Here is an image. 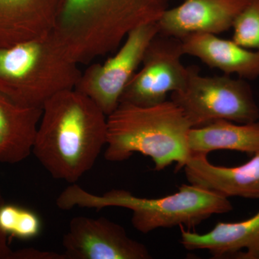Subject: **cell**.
Masks as SVG:
<instances>
[{"label": "cell", "instance_id": "6da1fadb", "mask_svg": "<svg viewBox=\"0 0 259 259\" xmlns=\"http://www.w3.org/2000/svg\"><path fill=\"white\" fill-rule=\"evenodd\" d=\"M107 139V116L71 89L44 104L32 153L54 178L74 184L93 168Z\"/></svg>", "mask_w": 259, "mask_h": 259}, {"label": "cell", "instance_id": "7a4b0ae2", "mask_svg": "<svg viewBox=\"0 0 259 259\" xmlns=\"http://www.w3.org/2000/svg\"><path fill=\"white\" fill-rule=\"evenodd\" d=\"M171 0H65L51 34L76 64L118 49L131 30L159 20Z\"/></svg>", "mask_w": 259, "mask_h": 259}, {"label": "cell", "instance_id": "3957f363", "mask_svg": "<svg viewBox=\"0 0 259 259\" xmlns=\"http://www.w3.org/2000/svg\"><path fill=\"white\" fill-rule=\"evenodd\" d=\"M192 127L171 100L150 107L120 103L107 116L105 159L122 161L139 153L152 159L156 171L174 163L180 170L191 156L188 134Z\"/></svg>", "mask_w": 259, "mask_h": 259}, {"label": "cell", "instance_id": "277c9868", "mask_svg": "<svg viewBox=\"0 0 259 259\" xmlns=\"http://www.w3.org/2000/svg\"><path fill=\"white\" fill-rule=\"evenodd\" d=\"M56 204L64 210L74 207L131 209L133 226L144 234L159 228H194L213 214L229 212L233 209L228 197L192 184L181 186L178 192L171 195L156 199L141 198L122 190L96 195L72 184L61 192Z\"/></svg>", "mask_w": 259, "mask_h": 259}, {"label": "cell", "instance_id": "5b68a950", "mask_svg": "<svg viewBox=\"0 0 259 259\" xmlns=\"http://www.w3.org/2000/svg\"><path fill=\"white\" fill-rule=\"evenodd\" d=\"M81 75L51 33L0 48V93L23 106L42 108L51 97L76 88Z\"/></svg>", "mask_w": 259, "mask_h": 259}, {"label": "cell", "instance_id": "8992f818", "mask_svg": "<svg viewBox=\"0 0 259 259\" xmlns=\"http://www.w3.org/2000/svg\"><path fill=\"white\" fill-rule=\"evenodd\" d=\"M171 94V101L180 107L192 127L218 120L250 123L259 119L251 87L241 78L202 76L197 66H189L185 86Z\"/></svg>", "mask_w": 259, "mask_h": 259}, {"label": "cell", "instance_id": "52a82bcc", "mask_svg": "<svg viewBox=\"0 0 259 259\" xmlns=\"http://www.w3.org/2000/svg\"><path fill=\"white\" fill-rule=\"evenodd\" d=\"M158 33L157 22L134 28L115 55L102 64L90 65L81 72L75 89L110 115L120 104L124 90L142 64L148 45Z\"/></svg>", "mask_w": 259, "mask_h": 259}, {"label": "cell", "instance_id": "ba28073f", "mask_svg": "<svg viewBox=\"0 0 259 259\" xmlns=\"http://www.w3.org/2000/svg\"><path fill=\"white\" fill-rule=\"evenodd\" d=\"M183 55L180 39L158 33L148 45L142 67L126 87L120 103L153 106L166 101L168 93L182 90L189 76V67L182 62Z\"/></svg>", "mask_w": 259, "mask_h": 259}, {"label": "cell", "instance_id": "9c48e42d", "mask_svg": "<svg viewBox=\"0 0 259 259\" xmlns=\"http://www.w3.org/2000/svg\"><path fill=\"white\" fill-rule=\"evenodd\" d=\"M66 259H149L147 247L107 218L78 216L63 238Z\"/></svg>", "mask_w": 259, "mask_h": 259}, {"label": "cell", "instance_id": "30bf717a", "mask_svg": "<svg viewBox=\"0 0 259 259\" xmlns=\"http://www.w3.org/2000/svg\"><path fill=\"white\" fill-rule=\"evenodd\" d=\"M250 0H184L165 10L157 21L158 33L182 39L195 33L217 34L232 28Z\"/></svg>", "mask_w": 259, "mask_h": 259}, {"label": "cell", "instance_id": "8fae6325", "mask_svg": "<svg viewBox=\"0 0 259 259\" xmlns=\"http://www.w3.org/2000/svg\"><path fill=\"white\" fill-rule=\"evenodd\" d=\"M65 0H0V48L47 36Z\"/></svg>", "mask_w": 259, "mask_h": 259}, {"label": "cell", "instance_id": "7c38bea8", "mask_svg": "<svg viewBox=\"0 0 259 259\" xmlns=\"http://www.w3.org/2000/svg\"><path fill=\"white\" fill-rule=\"evenodd\" d=\"M180 227V243L187 250H206L212 258L259 259V211L241 222L218 223L204 234Z\"/></svg>", "mask_w": 259, "mask_h": 259}, {"label": "cell", "instance_id": "4fadbf2b", "mask_svg": "<svg viewBox=\"0 0 259 259\" xmlns=\"http://www.w3.org/2000/svg\"><path fill=\"white\" fill-rule=\"evenodd\" d=\"M190 184L214 191L225 197L259 199V151L241 166H218L207 155L191 154L184 166Z\"/></svg>", "mask_w": 259, "mask_h": 259}, {"label": "cell", "instance_id": "5bb4252c", "mask_svg": "<svg viewBox=\"0 0 259 259\" xmlns=\"http://www.w3.org/2000/svg\"><path fill=\"white\" fill-rule=\"evenodd\" d=\"M181 40L185 55L197 57L209 67L245 80L259 78V51L250 50L214 34H192Z\"/></svg>", "mask_w": 259, "mask_h": 259}, {"label": "cell", "instance_id": "9a60e30c", "mask_svg": "<svg viewBox=\"0 0 259 259\" xmlns=\"http://www.w3.org/2000/svg\"><path fill=\"white\" fill-rule=\"evenodd\" d=\"M42 108L19 105L0 93V162L15 164L32 153Z\"/></svg>", "mask_w": 259, "mask_h": 259}, {"label": "cell", "instance_id": "2e32d148", "mask_svg": "<svg viewBox=\"0 0 259 259\" xmlns=\"http://www.w3.org/2000/svg\"><path fill=\"white\" fill-rule=\"evenodd\" d=\"M191 154L207 155L216 150H231L253 155L259 151V122L237 123L218 120L188 134Z\"/></svg>", "mask_w": 259, "mask_h": 259}, {"label": "cell", "instance_id": "e0dca14e", "mask_svg": "<svg viewBox=\"0 0 259 259\" xmlns=\"http://www.w3.org/2000/svg\"><path fill=\"white\" fill-rule=\"evenodd\" d=\"M0 229L7 235L30 239L40 233L41 222L32 211L5 203L0 207Z\"/></svg>", "mask_w": 259, "mask_h": 259}, {"label": "cell", "instance_id": "ac0fdd59", "mask_svg": "<svg viewBox=\"0 0 259 259\" xmlns=\"http://www.w3.org/2000/svg\"><path fill=\"white\" fill-rule=\"evenodd\" d=\"M232 28L233 41L250 50L259 51V0H250Z\"/></svg>", "mask_w": 259, "mask_h": 259}, {"label": "cell", "instance_id": "d6986e66", "mask_svg": "<svg viewBox=\"0 0 259 259\" xmlns=\"http://www.w3.org/2000/svg\"><path fill=\"white\" fill-rule=\"evenodd\" d=\"M15 259H66V257L64 253L60 254L47 250L25 248L15 251Z\"/></svg>", "mask_w": 259, "mask_h": 259}, {"label": "cell", "instance_id": "ffe728a7", "mask_svg": "<svg viewBox=\"0 0 259 259\" xmlns=\"http://www.w3.org/2000/svg\"><path fill=\"white\" fill-rule=\"evenodd\" d=\"M5 204L0 191V207ZM0 259H15V251L11 249L8 241V235L0 229Z\"/></svg>", "mask_w": 259, "mask_h": 259}]
</instances>
